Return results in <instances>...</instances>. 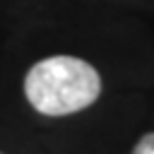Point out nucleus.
I'll return each instance as SVG.
<instances>
[{
	"instance_id": "obj_1",
	"label": "nucleus",
	"mask_w": 154,
	"mask_h": 154,
	"mask_svg": "<svg viewBox=\"0 0 154 154\" xmlns=\"http://www.w3.org/2000/svg\"><path fill=\"white\" fill-rule=\"evenodd\" d=\"M101 94L96 67L75 55H51L34 63L24 77V96L34 111L48 118L89 108Z\"/></svg>"
},
{
	"instance_id": "obj_2",
	"label": "nucleus",
	"mask_w": 154,
	"mask_h": 154,
	"mask_svg": "<svg viewBox=\"0 0 154 154\" xmlns=\"http://www.w3.org/2000/svg\"><path fill=\"white\" fill-rule=\"evenodd\" d=\"M132 154H154V132H147L137 140Z\"/></svg>"
},
{
	"instance_id": "obj_3",
	"label": "nucleus",
	"mask_w": 154,
	"mask_h": 154,
	"mask_svg": "<svg viewBox=\"0 0 154 154\" xmlns=\"http://www.w3.org/2000/svg\"><path fill=\"white\" fill-rule=\"evenodd\" d=\"M0 154H2V152H0Z\"/></svg>"
}]
</instances>
